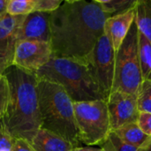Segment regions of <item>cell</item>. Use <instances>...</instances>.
I'll use <instances>...</instances> for the list:
<instances>
[{"label":"cell","instance_id":"obj_1","mask_svg":"<svg viewBox=\"0 0 151 151\" xmlns=\"http://www.w3.org/2000/svg\"><path fill=\"white\" fill-rule=\"evenodd\" d=\"M110 18L96 1L65 0L50 13L52 57L86 63Z\"/></svg>","mask_w":151,"mask_h":151},{"label":"cell","instance_id":"obj_2","mask_svg":"<svg viewBox=\"0 0 151 151\" xmlns=\"http://www.w3.org/2000/svg\"><path fill=\"white\" fill-rule=\"evenodd\" d=\"M4 74L10 85V104L2 119L8 132L16 139L32 141L41 128L36 74L14 65Z\"/></svg>","mask_w":151,"mask_h":151},{"label":"cell","instance_id":"obj_3","mask_svg":"<svg viewBox=\"0 0 151 151\" xmlns=\"http://www.w3.org/2000/svg\"><path fill=\"white\" fill-rule=\"evenodd\" d=\"M37 94L41 128L63 137L75 149L81 147L73 102L65 90L58 84L38 79Z\"/></svg>","mask_w":151,"mask_h":151},{"label":"cell","instance_id":"obj_4","mask_svg":"<svg viewBox=\"0 0 151 151\" xmlns=\"http://www.w3.org/2000/svg\"><path fill=\"white\" fill-rule=\"evenodd\" d=\"M38 79L61 86L73 103L104 100L87 63L51 58L37 73Z\"/></svg>","mask_w":151,"mask_h":151},{"label":"cell","instance_id":"obj_5","mask_svg":"<svg viewBox=\"0 0 151 151\" xmlns=\"http://www.w3.org/2000/svg\"><path fill=\"white\" fill-rule=\"evenodd\" d=\"M139 27L136 18L121 46L115 52V73L112 91H123L137 96L142 82L138 52ZM111 91V92H112Z\"/></svg>","mask_w":151,"mask_h":151},{"label":"cell","instance_id":"obj_6","mask_svg":"<svg viewBox=\"0 0 151 151\" xmlns=\"http://www.w3.org/2000/svg\"><path fill=\"white\" fill-rule=\"evenodd\" d=\"M73 109L81 143L100 146L111 132L106 101L73 103Z\"/></svg>","mask_w":151,"mask_h":151},{"label":"cell","instance_id":"obj_7","mask_svg":"<svg viewBox=\"0 0 151 151\" xmlns=\"http://www.w3.org/2000/svg\"><path fill=\"white\" fill-rule=\"evenodd\" d=\"M105 101L113 88L115 73V50L105 33L100 37L86 60Z\"/></svg>","mask_w":151,"mask_h":151},{"label":"cell","instance_id":"obj_8","mask_svg":"<svg viewBox=\"0 0 151 151\" xmlns=\"http://www.w3.org/2000/svg\"><path fill=\"white\" fill-rule=\"evenodd\" d=\"M52 58L50 42L41 41H18L15 46L12 65L36 74Z\"/></svg>","mask_w":151,"mask_h":151},{"label":"cell","instance_id":"obj_9","mask_svg":"<svg viewBox=\"0 0 151 151\" xmlns=\"http://www.w3.org/2000/svg\"><path fill=\"white\" fill-rule=\"evenodd\" d=\"M111 131L121 127L136 123L140 111L136 96L123 91H112L106 100Z\"/></svg>","mask_w":151,"mask_h":151},{"label":"cell","instance_id":"obj_10","mask_svg":"<svg viewBox=\"0 0 151 151\" xmlns=\"http://www.w3.org/2000/svg\"><path fill=\"white\" fill-rule=\"evenodd\" d=\"M25 17L7 13L0 17V74L12 65L19 30Z\"/></svg>","mask_w":151,"mask_h":151},{"label":"cell","instance_id":"obj_11","mask_svg":"<svg viewBox=\"0 0 151 151\" xmlns=\"http://www.w3.org/2000/svg\"><path fill=\"white\" fill-rule=\"evenodd\" d=\"M50 13L33 12L27 15L19 27L18 41H41L50 42Z\"/></svg>","mask_w":151,"mask_h":151},{"label":"cell","instance_id":"obj_12","mask_svg":"<svg viewBox=\"0 0 151 151\" xmlns=\"http://www.w3.org/2000/svg\"><path fill=\"white\" fill-rule=\"evenodd\" d=\"M136 4L125 12L110 17L105 22L104 33L111 40L115 52L121 46L132 24L135 20Z\"/></svg>","mask_w":151,"mask_h":151},{"label":"cell","instance_id":"obj_13","mask_svg":"<svg viewBox=\"0 0 151 151\" xmlns=\"http://www.w3.org/2000/svg\"><path fill=\"white\" fill-rule=\"evenodd\" d=\"M34 151H72L75 148L63 137L40 128L29 142Z\"/></svg>","mask_w":151,"mask_h":151},{"label":"cell","instance_id":"obj_14","mask_svg":"<svg viewBox=\"0 0 151 151\" xmlns=\"http://www.w3.org/2000/svg\"><path fill=\"white\" fill-rule=\"evenodd\" d=\"M113 132H115L123 142L138 149H140L150 138L142 131L137 122L125 125Z\"/></svg>","mask_w":151,"mask_h":151},{"label":"cell","instance_id":"obj_15","mask_svg":"<svg viewBox=\"0 0 151 151\" xmlns=\"http://www.w3.org/2000/svg\"><path fill=\"white\" fill-rule=\"evenodd\" d=\"M138 52L142 80L151 81V43L139 30Z\"/></svg>","mask_w":151,"mask_h":151},{"label":"cell","instance_id":"obj_16","mask_svg":"<svg viewBox=\"0 0 151 151\" xmlns=\"http://www.w3.org/2000/svg\"><path fill=\"white\" fill-rule=\"evenodd\" d=\"M136 22L139 30L151 43V0H137Z\"/></svg>","mask_w":151,"mask_h":151},{"label":"cell","instance_id":"obj_17","mask_svg":"<svg viewBox=\"0 0 151 151\" xmlns=\"http://www.w3.org/2000/svg\"><path fill=\"white\" fill-rule=\"evenodd\" d=\"M101 9L110 17L121 14L133 7L137 0H95Z\"/></svg>","mask_w":151,"mask_h":151},{"label":"cell","instance_id":"obj_18","mask_svg":"<svg viewBox=\"0 0 151 151\" xmlns=\"http://www.w3.org/2000/svg\"><path fill=\"white\" fill-rule=\"evenodd\" d=\"M35 0H9L6 13L11 16H27L35 11Z\"/></svg>","mask_w":151,"mask_h":151},{"label":"cell","instance_id":"obj_19","mask_svg":"<svg viewBox=\"0 0 151 151\" xmlns=\"http://www.w3.org/2000/svg\"><path fill=\"white\" fill-rule=\"evenodd\" d=\"M137 106L140 112L151 113V81L143 80L137 93Z\"/></svg>","mask_w":151,"mask_h":151},{"label":"cell","instance_id":"obj_20","mask_svg":"<svg viewBox=\"0 0 151 151\" xmlns=\"http://www.w3.org/2000/svg\"><path fill=\"white\" fill-rule=\"evenodd\" d=\"M100 149L103 151H138V148L123 142L113 131L109 134L105 141L100 145Z\"/></svg>","mask_w":151,"mask_h":151},{"label":"cell","instance_id":"obj_21","mask_svg":"<svg viewBox=\"0 0 151 151\" xmlns=\"http://www.w3.org/2000/svg\"><path fill=\"white\" fill-rule=\"evenodd\" d=\"M10 85L5 75L0 74V120L4 119L10 104Z\"/></svg>","mask_w":151,"mask_h":151},{"label":"cell","instance_id":"obj_22","mask_svg":"<svg viewBox=\"0 0 151 151\" xmlns=\"http://www.w3.org/2000/svg\"><path fill=\"white\" fill-rule=\"evenodd\" d=\"M14 138L6 129L3 120H0V151H12L15 143Z\"/></svg>","mask_w":151,"mask_h":151},{"label":"cell","instance_id":"obj_23","mask_svg":"<svg viewBox=\"0 0 151 151\" xmlns=\"http://www.w3.org/2000/svg\"><path fill=\"white\" fill-rule=\"evenodd\" d=\"M63 2L62 0H35L34 12L51 13L58 10Z\"/></svg>","mask_w":151,"mask_h":151},{"label":"cell","instance_id":"obj_24","mask_svg":"<svg viewBox=\"0 0 151 151\" xmlns=\"http://www.w3.org/2000/svg\"><path fill=\"white\" fill-rule=\"evenodd\" d=\"M137 124L146 135L151 137V113L140 112Z\"/></svg>","mask_w":151,"mask_h":151},{"label":"cell","instance_id":"obj_25","mask_svg":"<svg viewBox=\"0 0 151 151\" xmlns=\"http://www.w3.org/2000/svg\"><path fill=\"white\" fill-rule=\"evenodd\" d=\"M12 151H34L28 142L23 139H16Z\"/></svg>","mask_w":151,"mask_h":151},{"label":"cell","instance_id":"obj_26","mask_svg":"<svg viewBox=\"0 0 151 151\" xmlns=\"http://www.w3.org/2000/svg\"><path fill=\"white\" fill-rule=\"evenodd\" d=\"M9 0H0V17L6 13V8Z\"/></svg>","mask_w":151,"mask_h":151},{"label":"cell","instance_id":"obj_27","mask_svg":"<svg viewBox=\"0 0 151 151\" xmlns=\"http://www.w3.org/2000/svg\"><path fill=\"white\" fill-rule=\"evenodd\" d=\"M138 151H151V137L140 148Z\"/></svg>","mask_w":151,"mask_h":151},{"label":"cell","instance_id":"obj_28","mask_svg":"<svg viewBox=\"0 0 151 151\" xmlns=\"http://www.w3.org/2000/svg\"><path fill=\"white\" fill-rule=\"evenodd\" d=\"M100 149H96V148H92V147H79L76 148L72 151H99Z\"/></svg>","mask_w":151,"mask_h":151},{"label":"cell","instance_id":"obj_29","mask_svg":"<svg viewBox=\"0 0 151 151\" xmlns=\"http://www.w3.org/2000/svg\"><path fill=\"white\" fill-rule=\"evenodd\" d=\"M99 151H103V150H101V149H100V150H99Z\"/></svg>","mask_w":151,"mask_h":151}]
</instances>
